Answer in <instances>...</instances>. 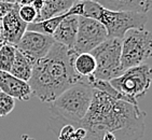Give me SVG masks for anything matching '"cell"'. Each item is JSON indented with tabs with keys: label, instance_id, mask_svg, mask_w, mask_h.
<instances>
[{
	"label": "cell",
	"instance_id": "obj_21",
	"mask_svg": "<svg viewBox=\"0 0 152 140\" xmlns=\"http://www.w3.org/2000/svg\"><path fill=\"white\" fill-rule=\"evenodd\" d=\"M18 15L26 24H30L36 20L38 13L31 4H25L18 7Z\"/></svg>",
	"mask_w": 152,
	"mask_h": 140
},
{
	"label": "cell",
	"instance_id": "obj_5",
	"mask_svg": "<svg viewBox=\"0 0 152 140\" xmlns=\"http://www.w3.org/2000/svg\"><path fill=\"white\" fill-rule=\"evenodd\" d=\"M152 37L143 28H134L125 32L121 42V67L125 71L131 67L145 64L151 57Z\"/></svg>",
	"mask_w": 152,
	"mask_h": 140
},
{
	"label": "cell",
	"instance_id": "obj_6",
	"mask_svg": "<svg viewBox=\"0 0 152 140\" xmlns=\"http://www.w3.org/2000/svg\"><path fill=\"white\" fill-rule=\"evenodd\" d=\"M121 42L122 39L108 38L90 52L96 61L93 78L110 81L124 72L121 67Z\"/></svg>",
	"mask_w": 152,
	"mask_h": 140
},
{
	"label": "cell",
	"instance_id": "obj_26",
	"mask_svg": "<svg viewBox=\"0 0 152 140\" xmlns=\"http://www.w3.org/2000/svg\"><path fill=\"white\" fill-rule=\"evenodd\" d=\"M0 41L3 42V24L2 18H0Z\"/></svg>",
	"mask_w": 152,
	"mask_h": 140
},
{
	"label": "cell",
	"instance_id": "obj_11",
	"mask_svg": "<svg viewBox=\"0 0 152 140\" xmlns=\"http://www.w3.org/2000/svg\"><path fill=\"white\" fill-rule=\"evenodd\" d=\"M0 90L22 101H28L34 96L28 82L6 71H0Z\"/></svg>",
	"mask_w": 152,
	"mask_h": 140
},
{
	"label": "cell",
	"instance_id": "obj_4",
	"mask_svg": "<svg viewBox=\"0 0 152 140\" xmlns=\"http://www.w3.org/2000/svg\"><path fill=\"white\" fill-rule=\"evenodd\" d=\"M82 16L102 23L107 30L108 38L122 39L127 30L143 28L148 23V13L109 10L92 0H83Z\"/></svg>",
	"mask_w": 152,
	"mask_h": 140
},
{
	"label": "cell",
	"instance_id": "obj_1",
	"mask_svg": "<svg viewBox=\"0 0 152 140\" xmlns=\"http://www.w3.org/2000/svg\"><path fill=\"white\" fill-rule=\"evenodd\" d=\"M91 105L78 127L86 131L84 140H100L111 133L117 140H139L145 134L146 113L138 105L115 99L92 88Z\"/></svg>",
	"mask_w": 152,
	"mask_h": 140
},
{
	"label": "cell",
	"instance_id": "obj_15",
	"mask_svg": "<svg viewBox=\"0 0 152 140\" xmlns=\"http://www.w3.org/2000/svg\"><path fill=\"white\" fill-rule=\"evenodd\" d=\"M32 66H34V63L29 58H27L24 54H22L20 51L16 50L14 61H13V65H12L9 72L18 79L28 82L31 77Z\"/></svg>",
	"mask_w": 152,
	"mask_h": 140
},
{
	"label": "cell",
	"instance_id": "obj_29",
	"mask_svg": "<svg viewBox=\"0 0 152 140\" xmlns=\"http://www.w3.org/2000/svg\"><path fill=\"white\" fill-rule=\"evenodd\" d=\"M75 1H82V0H75Z\"/></svg>",
	"mask_w": 152,
	"mask_h": 140
},
{
	"label": "cell",
	"instance_id": "obj_28",
	"mask_svg": "<svg viewBox=\"0 0 152 140\" xmlns=\"http://www.w3.org/2000/svg\"><path fill=\"white\" fill-rule=\"evenodd\" d=\"M2 44H3V42H1V41H0V49H1V47H2Z\"/></svg>",
	"mask_w": 152,
	"mask_h": 140
},
{
	"label": "cell",
	"instance_id": "obj_16",
	"mask_svg": "<svg viewBox=\"0 0 152 140\" xmlns=\"http://www.w3.org/2000/svg\"><path fill=\"white\" fill-rule=\"evenodd\" d=\"M68 15H73L72 11L70 9L67 12L63 13V14L54 16V18H48V20H41V22H37V23L27 24V30H32V31L40 32V34H44V35L52 36L53 32L55 31L56 27L58 26V24L61 22V20H64Z\"/></svg>",
	"mask_w": 152,
	"mask_h": 140
},
{
	"label": "cell",
	"instance_id": "obj_19",
	"mask_svg": "<svg viewBox=\"0 0 152 140\" xmlns=\"http://www.w3.org/2000/svg\"><path fill=\"white\" fill-rule=\"evenodd\" d=\"M15 52L16 49L14 45L8 43L2 44L0 49V71L9 72L14 61Z\"/></svg>",
	"mask_w": 152,
	"mask_h": 140
},
{
	"label": "cell",
	"instance_id": "obj_14",
	"mask_svg": "<svg viewBox=\"0 0 152 140\" xmlns=\"http://www.w3.org/2000/svg\"><path fill=\"white\" fill-rule=\"evenodd\" d=\"M75 2V0H43V7L34 23L63 14L70 9Z\"/></svg>",
	"mask_w": 152,
	"mask_h": 140
},
{
	"label": "cell",
	"instance_id": "obj_7",
	"mask_svg": "<svg viewBox=\"0 0 152 140\" xmlns=\"http://www.w3.org/2000/svg\"><path fill=\"white\" fill-rule=\"evenodd\" d=\"M110 84L118 92L137 99L146 95L151 85V68L148 64H141L126 69L118 78L110 80Z\"/></svg>",
	"mask_w": 152,
	"mask_h": 140
},
{
	"label": "cell",
	"instance_id": "obj_22",
	"mask_svg": "<svg viewBox=\"0 0 152 140\" xmlns=\"http://www.w3.org/2000/svg\"><path fill=\"white\" fill-rule=\"evenodd\" d=\"M15 3L11 2H0V18H4L9 12H11L14 8Z\"/></svg>",
	"mask_w": 152,
	"mask_h": 140
},
{
	"label": "cell",
	"instance_id": "obj_17",
	"mask_svg": "<svg viewBox=\"0 0 152 140\" xmlns=\"http://www.w3.org/2000/svg\"><path fill=\"white\" fill-rule=\"evenodd\" d=\"M73 68L79 76L88 78L92 76L96 69V61L91 53H81L77 54L73 61Z\"/></svg>",
	"mask_w": 152,
	"mask_h": 140
},
{
	"label": "cell",
	"instance_id": "obj_23",
	"mask_svg": "<svg viewBox=\"0 0 152 140\" xmlns=\"http://www.w3.org/2000/svg\"><path fill=\"white\" fill-rule=\"evenodd\" d=\"M30 4L35 8V10L37 11V13L39 14L40 10L42 9V7H43V0H32Z\"/></svg>",
	"mask_w": 152,
	"mask_h": 140
},
{
	"label": "cell",
	"instance_id": "obj_12",
	"mask_svg": "<svg viewBox=\"0 0 152 140\" xmlns=\"http://www.w3.org/2000/svg\"><path fill=\"white\" fill-rule=\"evenodd\" d=\"M79 16L78 15H68L58 24L55 31L53 32V39L55 42L63 44L65 47L72 49L76 41L77 31H78Z\"/></svg>",
	"mask_w": 152,
	"mask_h": 140
},
{
	"label": "cell",
	"instance_id": "obj_3",
	"mask_svg": "<svg viewBox=\"0 0 152 140\" xmlns=\"http://www.w3.org/2000/svg\"><path fill=\"white\" fill-rule=\"evenodd\" d=\"M92 96V88L86 80L64 90L55 100L50 102L49 108L52 117L49 124L51 129L57 134L65 124H71L78 127L88 112Z\"/></svg>",
	"mask_w": 152,
	"mask_h": 140
},
{
	"label": "cell",
	"instance_id": "obj_13",
	"mask_svg": "<svg viewBox=\"0 0 152 140\" xmlns=\"http://www.w3.org/2000/svg\"><path fill=\"white\" fill-rule=\"evenodd\" d=\"M109 10L133 11L148 13L151 9V0H92Z\"/></svg>",
	"mask_w": 152,
	"mask_h": 140
},
{
	"label": "cell",
	"instance_id": "obj_8",
	"mask_svg": "<svg viewBox=\"0 0 152 140\" xmlns=\"http://www.w3.org/2000/svg\"><path fill=\"white\" fill-rule=\"evenodd\" d=\"M107 39L108 34L102 23L94 18L79 16L78 31L72 47L77 54L90 53Z\"/></svg>",
	"mask_w": 152,
	"mask_h": 140
},
{
	"label": "cell",
	"instance_id": "obj_20",
	"mask_svg": "<svg viewBox=\"0 0 152 140\" xmlns=\"http://www.w3.org/2000/svg\"><path fill=\"white\" fill-rule=\"evenodd\" d=\"M15 108L14 98L0 90V117L9 115Z\"/></svg>",
	"mask_w": 152,
	"mask_h": 140
},
{
	"label": "cell",
	"instance_id": "obj_10",
	"mask_svg": "<svg viewBox=\"0 0 152 140\" xmlns=\"http://www.w3.org/2000/svg\"><path fill=\"white\" fill-rule=\"evenodd\" d=\"M18 3H15L13 10L2 18L3 43L12 44L14 47L27 30V24L18 15Z\"/></svg>",
	"mask_w": 152,
	"mask_h": 140
},
{
	"label": "cell",
	"instance_id": "obj_25",
	"mask_svg": "<svg viewBox=\"0 0 152 140\" xmlns=\"http://www.w3.org/2000/svg\"><path fill=\"white\" fill-rule=\"evenodd\" d=\"M32 0H15V3H18V6H25V4H30Z\"/></svg>",
	"mask_w": 152,
	"mask_h": 140
},
{
	"label": "cell",
	"instance_id": "obj_2",
	"mask_svg": "<svg viewBox=\"0 0 152 140\" xmlns=\"http://www.w3.org/2000/svg\"><path fill=\"white\" fill-rule=\"evenodd\" d=\"M77 53L73 49L55 42L45 56L35 61L28 84L32 95L41 101L50 104L64 90L85 81L73 68Z\"/></svg>",
	"mask_w": 152,
	"mask_h": 140
},
{
	"label": "cell",
	"instance_id": "obj_9",
	"mask_svg": "<svg viewBox=\"0 0 152 140\" xmlns=\"http://www.w3.org/2000/svg\"><path fill=\"white\" fill-rule=\"evenodd\" d=\"M54 43L55 40L52 36L32 30H26L15 47L35 64L36 61L47 55Z\"/></svg>",
	"mask_w": 152,
	"mask_h": 140
},
{
	"label": "cell",
	"instance_id": "obj_24",
	"mask_svg": "<svg viewBox=\"0 0 152 140\" xmlns=\"http://www.w3.org/2000/svg\"><path fill=\"white\" fill-rule=\"evenodd\" d=\"M100 140H117V139L114 137V135L111 134V133H105Z\"/></svg>",
	"mask_w": 152,
	"mask_h": 140
},
{
	"label": "cell",
	"instance_id": "obj_27",
	"mask_svg": "<svg viewBox=\"0 0 152 140\" xmlns=\"http://www.w3.org/2000/svg\"><path fill=\"white\" fill-rule=\"evenodd\" d=\"M0 2H11V3H15V0H0Z\"/></svg>",
	"mask_w": 152,
	"mask_h": 140
},
{
	"label": "cell",
	"instance_id": "obj_18",
	"mask_svg": "<svg viewBox=\"0 0 152 140\" xmlns=\"http://www.w3.org/2000/svg\"><path fill=\"white\" fill-rule=\"evenodd\" d=\"M56 136L57 140H84L86 131L82 127H75L71 124H65L61 127Z\"/></svg>",
	"mask_w": 152,
	"mask_h": 140
}]
</instances>
